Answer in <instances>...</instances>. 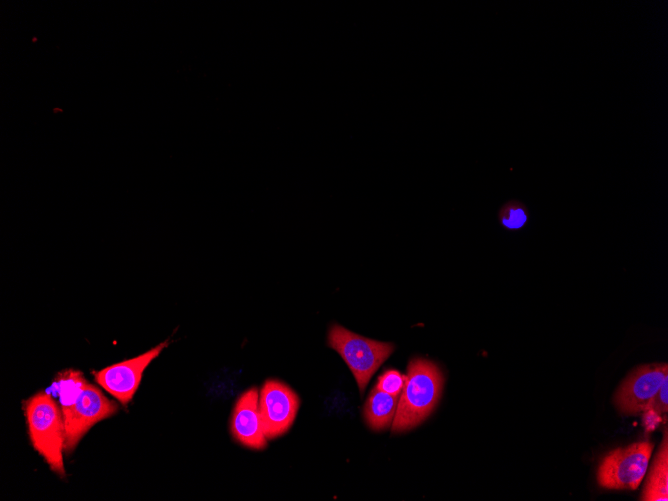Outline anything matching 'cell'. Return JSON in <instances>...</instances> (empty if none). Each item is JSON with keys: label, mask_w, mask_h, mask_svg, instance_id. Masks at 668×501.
<instances>
[{"label": "cell", "mask_w": 668, "mask_h": 501, "mask_svg": "<svg viewBox=\"0 0 668 501\" xmlns=\"http://www.w3.org/2000/svg\"><path fill=\"white\" fill-rule=\"evenodd\" d=\"M667 378V363H650L634 368L616 390L614 405L624 415L643 414Z\"/></svg>", "instance_id": "6"}, {"label": "cell", "mask_w": 668, "mask_h": 501, "mask_svg": "<svg viewBox=\"0 0 668 501\" xmlns=\"http://www.w3.org/2000/svg\"><path fill=\"white\" fill-rule=\"evenodd\" d=\"M24 412L34 449L52 471L65 477V427L63 413L57 403L48 393L39 392L25 401Z\"/></svg>", "instance_id": "2"}, {"label": "cell", "mask_w": 668, "mask_h": 501, "mask_svg": "<svg viewBox=\"0 0 668 501\" xmlns=\"http://www.w3.org/2000/svg\"><path fill=\"white\" fill-rule=\"evenodd\" d=\"M406 378L392 422V433L408 431L421 424L432 413L442 395L444 376L432 361L412 358L407 366Z\"/></svg>", "instance_id": "1"}, {"label": "cell", "mask_w": 668, "mask_h": 501, "mask_svg": "<svg viewBox=\"0 0 668 501\" xmlns=\"http://www.w3.org/2000/svg\"><path fill=\"white\" fill-rule=\"evenodd\" d=\"M406 379V375L395 369H389L379 376L375 387L387 394L399 397L406 384Z\"/></svg>", "instance_id": "13"}, {"label": "cell", "mask_w": 668, "mask_h": 501, "mask_svg": "<svg viewBox=\"0 0 668 501\" xmlns=\"http://www.w3.org/2000/svg\"><path fill=\"white\" fill-rule=\"evenodd\" d=\"M668 411V378L664 380L656 395L648 403L644 414L652 413L659 417L666 415Z\"/></svg>", "instance_id": "14"}, {"label": "cell", "mask_w": 668, "mask_h": 501, "mask_svg": "<svg viewBox=\"0 0 668 501\" xmlns=\"http://www.w3.org/2000/svg\"><path fill=\"white\" fill-rule=\"evenodd\" d=\"M640 500L667 501L668 500V443L667 431L664 440L655 455L648 477L645 481Z\"/></svg>", "instance_id": "10"}, {"label": "cell", "mask_w": 668, "mask_h": 501, "mask_svg": "<svg viewBox=\"0 0 668 501\" xmlns=\"http://www.w3.org/2000/svg\"><path fill=\"white\" fill-rule=\"evenodd\" d=\"M300 406L298 395L278 380H267L259 394V409L267 439L285 434L294 423Z\"/></svg>", "instance_id": "7"}, {"label": "cell", "mask_w": 668, "mask_h": 501, "mask_svg": "<svg viewBox=\"0 0 668 501\" xmlns=\"http://www.w3.org/2000/svg\"><path fill=\"white\" fill-rule=\"evenodd\" d=\"M168 344V340L164 341L137 357L93 372L95 381L121 404H128L140 384L144 370Z\"/></svg>", "instance_id": "8"}, {"label": "cell", "mask_w": 668, "mask_h": 501, "mask_svg": "<svg viewBox=\"0 0 668 501\" xmlns=\"http://www.w3.org/2000/svg\"><path fill=\"white\" fill-rule=\"evenodd\" d=\"M118 410V405L103 395L100 389L82 380L79 392L71 404L62 408L64 451L71 453L94 424L114 415Z\"/></svg>", "instance_id": "5"}, {"label": "cell", "mask_w": 668, "mask_h": 501, "mask_svg": "<svg viewBox=\"0 0 668 501\" xmlns=\"http://www.w3.org/2000/svg\"><path fill=\"white\" fill-rule=\"evenodd\" d=\"M399 397L392 396L374 387L365 402L363 414L368 426L375 431L391 426L396 414Z\"/></svg>", "instance_id": "11"}, {"label": "cell", "mask_w": 668, "mask_h": 501, "mask_svg": "<svg viewBox=\"0 0 668 501\" xmlns=\"http://www.w3.org/2000/svg\"><path fill=\"white\" fill-rule=\"evenodd\" d=\"M327 344L345 361L361 395L373 374L395 348L393 343L363 337L336 323L329 328Z\"/></svg>", "instance_id": "3"}, {"label": "cell", "mask_w": 668, "mask_h": 501, "mask_svg": "<svg viewBox=\"0 0 668 501\" xmlns=\"http://www.w3.org/2000/svg\"><path fill=\"white\" fill-rule=\"evenodd\" d=\"M653 449L652 442L640 441L611 450L598 466L599 486L615 490H636L646 475Z\"/></svg>", "instance_id": "4"}, {"label": "cell", "mask_w": 668, "mask_h": 501, "mask_svg": "<svg viewBox=\"0 0 668 501\" xmlns=\"http://www.w3.org/2000/svg\"><path fill=\"white\" fill-rule=\"evenodd\" d=\"M232 437L245 447L262 450L267 445L259 409L257 388L245 391L237 400L230 423Z\"/></svg>", "instance_id": "9"}, {"label": "cell", "mask_w": 668, "mask_h": 501, "mask_svg": "<svg viewBox=\"0 0 668 501\" xmlns=\"http://www.w3.org/2000/svg\"><path fill=\"white\" fill-rule=\"evenodd\" d=\"M499 221L508 230L521 229L528 221L527 208L518 201H509L499 211Z\"/></svg>", "instance_id": "12"}]
</instances>
